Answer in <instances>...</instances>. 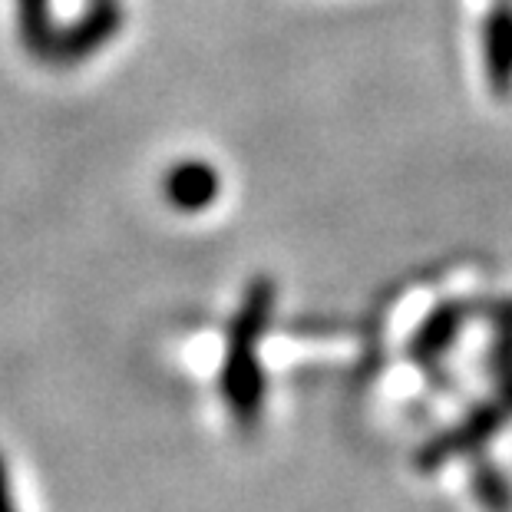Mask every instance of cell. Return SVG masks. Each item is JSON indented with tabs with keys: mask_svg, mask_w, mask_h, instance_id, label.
I'll use <instances>...</instances> for the list:
<instances>
[{
	"mask_svg": "<svg viewBox=\"0 0 512 512\" xmlns=\"http://www.w3.org/2000/svg\"><path fill=\"white\" fill-rule=\"evenodd\" d=\"M466 318H470V308H466L463 301H443L437 304L417 331L410 337V357L417 364H433L437 357H443L450 347L456 344V337H460Z\"/></svg>",
	"mask_w": 512,
	"mask_h": 512,
	"instance_id": "8992f818",
	"label": "cell"
},
{
	"mask_svg": "<svg viewBox=\"0 0 512 512\" xmlns=\"http://www.w3.org/2000/svg\"><path fill=\"white\" fill-rule=\"evenodd\" d=\"M509 420H512V380H503L496 400L479 403L470 417L456 423L453 430H446L440 437H433L430 443H423L417 456H413V463H417L420 473H433L450 460H456V456H473L483 450L486 440H493Z\"/></svg>",
	"mask_w": 512,
	"mask_h": 512,
	"instance_id": "7a4b0ae2",
	"label": "cell"
},
{
	"mask_svg": "<svg viewBox=\"0 0 512 512\" xmlns=\"http://www.w3.org/2000/svg\"><path fill=\"white\" fill-rule=\"evenodd\" d=\"M219 192L222 179L205 159H182L162 179V195L176 212H205L219 199Z\"/></svg>",
	"mask_w": 512,
	"mask_h": 512,
	"instance_id": "5b68a950",
	"label": "cell"
},
{
	"mask_svg": "<svg viewBox=\"0 0 512 512\" xmlns=\"http://www.w3.org/2000/svg\"><path fill=\"white\" fill-rule=\"evenodd\" d=\"M473 496L486 512H512L509 476L489 460H476L473 466Z\"/></svg>",
	"mask_w": 512,
	"mask_h": 512,
	"instance_id": "52a82bcc",
	"label": "cell"
},
{
	"mask_svg": "<svg viewBox=\"0 0 512 512\" xmlns=\"http://www.w3.org/2000/svg\"><path fill=\"white\" fill-rule=\"evenodd\" d=\"M271 308H275V281L252 278L232 318V328H228L222 397L242 427H255L261 420V407H265V370H261L258 347L261 337H265Z\"/></svg>",
	"mask_w": 512,
	"mask_h": 512,
	"instance_id": "6da1fadb",
	"label": "cell"
},
{
	"mask_svg": "<svg viewBox=\"0 0 512 512\" xmlns=\"http://www.w3.org/2000/svg\"><path fill=\"white\" fill-rule=\"evenodd\" d=\"M506 304H509V308H512V301H506Z\"/></svg>",
	"mask_w": 512,
	"mask_h": 512,
	"instance_id": "30bf717a",
	"label": "cell"
},
{
	"mask_svg": "<svg viewBox=\"0 0 512 512\" xmlns=\"http://www.w3.org/2000/svg\"><path fill=\"white\" fill-rule=\"evenodd\" d=\"M483 76L499 100L512 96V4L499 0L483 20Z\"/></svg>",
	"mask_w": 512,
	"mask_h": 512,
	"instance_id": "277c9868",
	"label": "cell"
},
{
	"mask_svg": "<svg viewBox=\"0 0 512 512\" xmlns=\"http://www.w3.org/2000/svg\"><path fill=\"white\" fill-rule=\"evenodd\" d=\"M119 27H123V7H119L116 0H96L70 30L57 34L50 57H57L60 63L86 60L90 53L106 47V43L116 37Z\"/></svg>",
	"mask_w": 512,
	"mask_h": 512,
	"instance_id": "3957f363",
	"label": "cell"
},
{
	"mask_svg": "<svg viewBox=\"0 0 512 512\" xmlns=\"http://www.w3.org/2000/svg\"><path fill=\"white\" fill-rule=\"evenodd\" d=\"M20 14H24V40H27V47L37 50V53H50L57 34H53V27H50L47 0H20Z\"/></svg>",
	"mask_w": 512,
	"mask_h": 512,
	"instance_id": "ba28073f",
	"label": "cell"
},
{
	"mask_svg": "<svg viewBox=\"0 0 512 512\" xmlns=\"http://www.w3.org/2000/svg\"><path fill=\"white\" fill-rule=\"evenodd\" d=\"M0 512H14V503H10V489H7V476H4V463H0Z\"/></svg>",
	"mask_w": 512,
	"mask_h": 512,
	"instance_id": "9c48e42d",
	"label": "cell"
}]
</instances>
